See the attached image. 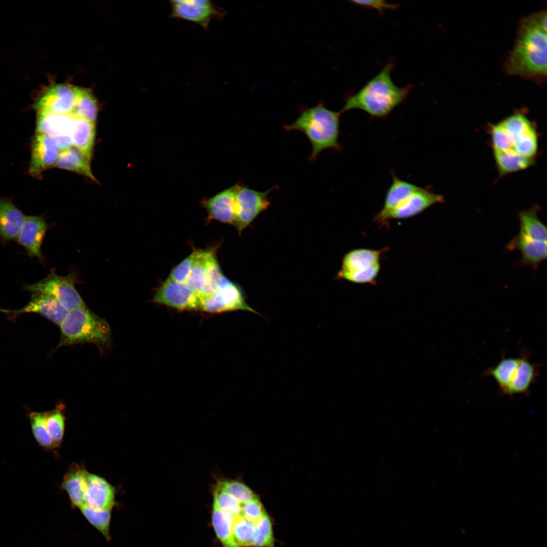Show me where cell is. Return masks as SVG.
Listing matches in <instances>:
<instances>
[{"label":"cell","instance_id":"cell-3","mask_svg":"<svg viewBox=\"0 0 547 547\" xmlns=\"http://www.w3.org/2000/svg\"><path fill=\"white\" fill-rule=\"evenodd\" d=\"M340 114L320 103L304 110L295 122L285 125L284 128L287 131H301L307 136L312 148L308 160L314 161L325 149H340L338 142Z\"/></svg>","mask_w":547,"mask_h":547},{"label":"cell","instance_id":"cell-15","mask_svg":"<svg viewBox=\"0 0 547 547\" xmlns=\"http://www.w3.org/2000/svg\"><path fill=\"white\" fill-rule=\"evenodd\" d=\"M48 225L42 216H26L17 239L29 256L42 260L41 246Z\"/></svg>","mask_w":547,"mask_h":547},{"label":"cell","instance_id":"cell-40","mask_svg":"<svg viewBox=\"0 0 547 547\" xmlns=\"http://www.w3.org/2000/svg\"><path fill=\"white\" fill-rule=\"evenodd\" d=\"M489 131L493 150L501 151L513 150L508 136L499 122L490 124Z\"/></svg>","mask_w":547,"mask_h":547},{"label":"cell","instance_id":"cell-30","mask_svg":"<svg viewBox=\"0 0 547 547\" xmlns=\"http://www.w3.org/2000/svg\"><path fill=\"white\" fill-rule=\"evenodd\" d=\"M28 418L32 435L40 446L46 450L56 449L47 427L45 412H30Z\"/></svg>","mask_w":547,"mask_h":547},{"label":"cell","instance_id":"cell-23","mask_svg":"<svg viewBox=\"0 0 547 547\" xmlns=\"http://www.w3.org/2000/svg\"><path fill=\"white\" fill-rule=\"evenodd\" d=\"M385 249L374 250L360 248L347 252L342 261L339 273H349L365 270L370 267L380 264L381 255Z\"/></svg>","mask_w":547,"mask_h":547},{"label":"cell","instance_id":"cell-16","mask_svg":"<svg viewBox=\"0 0 547 547\" xmlns=\"http://www.w3.org/2000/svg\"><path fill=\"white\" fill-rule=\"evenodd\" d=\"M210 220L233 225L236 211V185L201 202Z\"/></svg>","mask_w":547,"mask_h":547},{"label":"cell","instance_id":"cell-20","mask_svg":"<svg viewBox=\"0 0 547 547\" xmlns=\"http://www.w3.org/2000/svg\"><path fill=\"white\" fill-rule=\"evenodd\" d=\"M89 472L85 466L72 463L64 475L62 488L67 493L72 506L80 508L84 504V494Z\"/></svg>","mask_w":547,"mask_h":547},{"label":"cell","instance_id":"cell-22","mask_svg":"<svg viewBox=\"0 0 547 547\" xmlns=\"http://www.w3.org/2000/svg\"><path fill=\"white\" fill-rule=\"evenodd\" d=\"M26 216L11 202L0 200V237L4 241L17 239Z\"/></svg>","mask_w":547,"mask_h":547},{"label":"cell","instance_id":"cell-11","mask_svg":"<svg viewBox=\"0 0 547 547\" xmlns=\"http://www.w3.org/2000/svg\"><path fill=\"white\" fill-rule=\"evenodd\" d=\"M61 152V149L54 138L37 134L32 142L29 174L36 177L44 171L55 166Z\"/></svg>","mask_w":547,"mask_h":547},{"label":"cell","instance_id":"cell-43","mask_svg":"<svg viewBox=\"0 0 547 547\" xmlns=\"http://www.w3.org/2000/svg\"><path fill=\"white\" fill-rule=\"evenodd\" d=\"M13 311V310L12 311L11 310L4 309L0 308V312L9 313V312H12Z\"/></svg>","mask_w":547,"mask_h":547},{"label":"cell","instance_id":"cell-29","mask_svg":"<svg viewBox=\"0 0 547 547\" xmlns=\"http://www.w3.org/2000/svg\"><path fill=\"white\" fill-rule=\"evenodd\" d=\"M234 518L230 513L213 505L212 524L223 547H238L232 537V527Z\"/></svg>","mask_w":547,"mask_h":547},{"label":"cell","instance_id":"cell-9","mask_svg":"<svg viewBox=\"0 0 547 547\" xmlns=\"http://www.w3.org/2000/svg\"><path fill=\"white\" fill-rule=\"evenodd\" d=\"M171 18L193 22L207 30L211 21L222 19L226 12L208 0H171Z\"/></svg>","mask_w":547,"mask_h":547},{"label":"cell","instance_id":"cell-37","mask_svg":"<svg viewBox=\"0 0 547 547\" xmlns=\"http://www.w3.org/2000/svg\"><path fill=\"white\" fill-rule=\"evenodd\" d=\"M214 505L234 517L241 515V504L231 495L217 485L214 493Z\"/></svg>","mask_w":547,"mask_h":547},{"label":"cell","instance_id":"cell-17","mask_svg":"<svg viewBox=\"0 0 547 547\" xmlns=\"http://www.w3.org/2000/svg\"><path fill=\"white\" fill-rule=\"evenodd\" d=\"M506 250L520 252L522 258L519 264L536 270L539 264L546 258V242L537 241L520 233L508 243Z\"/></svg>","mask_w":547,"mask_h":547},{"label":"cell","instance_id":"cell-42","mask_svg":"<svg viewBox=\"0 0 547 547\" xmlns=\"http://www.w3.org/2000/svg\"><path fill=\"white\" fill-rule=\"evenodd\" d=\"M356 5L369 8H373L377 10L380 14L385 10L394 9L397 8V5L388 3L384 1H351Z\"/></svg>","mask_w":547,"mask_h":547},{"label":"cell","instance_id":"cell-6","mask_svg":"<svg viewBox=\"0 0 547 547\" xmlns=\"http://www.w3.org/2000/svg\"><path fill=\"white\" fill-rule=\"evenodd\" d=\"M74 277L73 275L60 276L52 272L42 280L23 288L31 293L41 292L52 296L68 312L85 304L75 288Z\"/></svg>","mask_w":547,"mask_h":547},{"label":"cell","instance_id":"cell-5","mask_svg":"<svg viewBox=\"0 0 547 547\" xmlns=\"http://www.w3.org/2000/svg\"><path fill=\"white\" fill-rule=\"evenodd\" d=\"M528 352L518 357L502 356L498 363L486 369L483 376L492 378L502 396L527 395L539 375V365L529 360Z\"/></svg>","mask_w":547,"mask_h":547},{"label":"cell","instance_id":"cell-21","mask_svg":"<svg viewBox=\"0 0 547 547\" xmlns=\"http://www.w3.org/2000/svg\"><path fill=\"white\" fill-rule=\"evenodd\" d=\"M499 123L504 129L513 150L529 139L537 137L535 126L523 113H513Z\"/></svg>","mask_w":547,"mask_h":547},{"label":"cell","instance_id":"cell-41","mask_svg":"<svg viewBox=\"0 0 547 547\" xmlns=\"http://www.w3.org/2000/svg\"><path fill=\"white\" fill-rule=\"evenodd\" d=\"M241 515L247 520L256 524L265 512L264 507L258 498L247 503L241 504Z\"/></svg>","mask_w":547,"mask_h":547},{"label":"cell","instance_id":"cell-24","mask_svg":"<svg viewBox=\"0 0 547 547\" xmlns=\"http://www.w3.org/2000/svg\"><path fill=\"white\" fill-rule=\"evenodd\" d=\"M95 135V123L80 117L75 119L71 132L73 146L91 160Z\"/></svg>","mask_w":547,"mask_h":547},{"label":"cell","instance_id":"cell-39","mask_svg":"<svg viewBox=\"0 0 547 547\" xmlns=\"http://www.w3.org/2000/svg\"><path fill=\"white\" fill-rule=\"evenodd\" d=\"M380 268V264H378L362 271L349 273L338 272L337 279H343L357 284H372L377 278Z\"/></svg>","mask_w":547,"mask_h":547},{"label":"cell","instance_id":"cell-31","mask_svg":"<svg viewBox=\"0 0 547 547\" xmlns=\"http://www.w3.org/2000/svg\"><path fill=\"white\" fill-rule=\"evenodd\" d=\"M80 510L86 519L109 541L112 509H94L83 505Z\"/></svg>","mask_w":547,"mask_h":547},{"label":"cell","instance_id":"cell-25","mask_svg":"<svg viewBox=\"0 0 547 547\" xmlns=\"http://www.w3.org/2000/svg\"><path fill=\"white\" fill-rule=\"evenodd\" d=\"M55 166L83 175L97 182L92 172L91 160L74 146L61 151Z\"/></svg>","mask_w":547,"mask_h":547},{"label":"cell","instance_id":"cell-34","mask_svg":"<svg viewBox=\"0 0 547 547\" xmlns=\"http://www.w3.org/2000/svg\"><path fill=\"white\" fill-rule=\"evenodd\" d=\"M274 537L272 523L265 512L255 524L254 536L252 546L273 547Z\"/></svg>","mask_w":547,"mask_h":547},{"label":"cell","instance_id":"cell-13","mask_svg":"<svg viewBox=\"0 0 547 547\" xmlns=\"http://www.w3.org/2000/svg\"><path fill=\"white\" fill-rule=\"evenodd\" d=\"M115 489L103 478L88 473L84 505L94 509H112L115 504Z\"/></svg>","mask_w":547,"mask_h":547},{"label":"cell","instance_id":"cell-36","mask_svg":"<svg viewBox=\"0 0 547 547\" xmlns=\"http://www.w3.org/2000/svg\"><path fill=\"white\" fill-rule=\"evenodd\" d=\"M222 275L214 249L209 259L205 284L200 297L208 296L216 292Z\"/></svg>","mask_w":547,"mask_h":547},{"label":"cell","instance_id":"cell-18","mask_svg":"<svg viewBox=\"0 0 547 547\" xmlns=\"http://www.w3.org/2000/svg\"><path fill=\"white\" fill-rule=\"evenodd\" d=\"M28 303L20 309L13 311L15 315L26 312L38 314L59 325L67 311L52 296L41 292L31 293Z\"/></svg>","mask_w":547,"mask_h":547},{"label":"cell","instance_id":"cell-33","mask_svg":"<svg viewBox=\"0 0 547 547\" xmlns=\"http://www.w3.org/2000/svg\"><path fill=\"white\" fill-rule=\"evenodd\" d=\"M255 524L242 515L234 518L232 532L235 542L238 547L252 546Z\"/></svg>","mask_w":547,"mask_h":547},{"label":"cell","instance_id":"cell-1","mask_svg":"<svg viewBox=\"0 0 547 547\" xmlns=\"http://www.w3.org/2000/svg\"><path fill=\"white\" fill-rule=\"evenodd\" d=\"M505 68L509 73L523 76L546 75V30L533 14L522 21Z\"/></svg>","mask_w":547,"mask_h":547},{"label":"cell","instance_id":"cell-27","mask_svg":"<svg viewBox=\"0 0 547 547\" xmlns=\"http://www.w3.org/2000/svg\"><path fill=\"white\" fill-rule=\"evenodd\" d=\"M538 207L534 206L518 213L519 233L535 241L546 242V228L538 218Z\"/></svg>","mask_w":547,"mask_h":547},{"label":"cell","instance_id":"cell-26","mask_svg":"<svg viewBox=\"0 0 547 547\" xmlns=\"http://www.w3.org/2000/svg\"><path fill=\"white\" fill-rule=\"evenodd\" d=\"M494 158L500 175H505L533 166L535 158L527 157L514 150H493Z\"/></svg>","mask_w":547,"mask_h":547},{"label":"cell","instance_id":"cell-8","mask_svg":"<svg viewBox=\"0 0 547 547\" xmlns=\"http://www.w3.org/2000/svg\"><path fill=\"white\" fill-rule=\"evenodd\" d=\"M201 310L219 313L237 310H248L260 315L246 302L241 288L235 283L222 276L218 289L212 294L200 298Z\"/></svg>","mask_w":547,"mask_h":547},{"label":"cell","instance_id":"cell-7","mask_svg":"<svg viewBox=\"0 0 547 547\" xmlns=\"http://www.w3.org/2000/svg\"><path fill=\"white\" fill-rule=\"evenodd\" d=\"M277 186L258 191L247 186L236 184V211L233 223L240 235L244 229L270 205L269 193Z\"/></svg>","mask_w":547,"mask_h":547},{"label":"cell","instance_id":"cell-10","mask_svg":"<svg viewBox=\"0 0 547 547\" xmlns=\"http://www.w3.org/2000/svg\"><path fill=\"white\" fill-rule=\"evenodd\" d=\"M152 300L180 310H201L200 296L185 283L169 278L158 289Z\"/></svg>","mask_w":547,"mask_h":547},{"label":"cell","instance_id":"cell-2","mask_svg":"<svg viewBox=\"0 0 547 547\" xmlns=\"http://www.w3.org/2000/svg\"><path fill=\"white\" fill-rule=\"evenodd\" d=\"M393 68L392 62L386 64L358 91L347 97L340 113L357 109L372 116L382 118L404 102L412 86H397L392 78Z\"/></svg>","mask_w":547,"mask_h":547},{"label":"cell","instance_id":"cell-14","mask_svg":"<svg viewBox=\"0 0 547 547\" xmlns=\"http://www.w3.org/2000/svg\"><path fill=\"white\" fill-rule=\"evenodd\" d=\"M75 109L76 106L73 111L64 113L37 112V134L51 136L56 140L71 137L73 122L76 117H79Z\"/></svg>","mask_w":547,"mask_h":547},{"label":"cell","instance_id":"cell-32","mask_svg":"<svg viewBox=\"0 0 547 547\" xmlns=\"http://www.w3.org/2000/svg\"><path fill=\"white\" fill-rule=\"evenodd\" d=\"M63 409L61 404L52 410L45 412L47 427L56 448L60 447L64 434L65 417Z\"/></svg>","mask_w":547,"mask_h":547},{"label":"cell","instance_id":"cell-12","mask_svg":"<svg viewBox=\"0 0 547 547\" xmlns=\"http://www.w3.org/2000/svg\"><path fill=\"white\" fill-rule=\"evenodd\" d=\"M444 202L443 196L420 187L387 215L386 223L392 219H407L416 216L431 206Z\"/></svg>","mask_w":547,"mask_h":547},{"label":"cell","instance_id":"cell-28","mask_svg":"<svg viewBox=\"0 0 547 547\" xmlns=\"http://www.w3.org/2000/svg\"><path fill=\"white\" fill-rule=\"evenodd\" d=\"M214 249H199L198 254L186 284L199 296L205 284L209 261Z\"/></svg>","mask_w":547,"mask_h":547},{"label":"cell","instance_id":"cell-19","mask_svg":"<svg viewBox=\"0 0 547 547\" xmlns=\"http://www.w3.org/2000/svg\"><path fill=\"white\" fill-rule=\"evenodd\" d=\"M419 188L393 174V181L387 191L383 207L374 220L380 225H385L388 214Z\"/></svg>","mask_w":547,"mask_h":547},{"label":"cell","instance_id":"cell-35","mask_svg":"<svg viewBox=\"0 0 547 547\" xmlns=\"http://www.w3.org/2000/svg\"><path fill=\"white\" fill-rule=\"evenodd\" d=\"M217 486L231 495L240 504L258 498L251 489L239 481L223 480L219 481Z\"/></svg>","mask_w":547,"mask_h":547},{"label":"cell","instance_id":"cell-38","mask_svg":"<svg viewBox=\"0 0 547 547\" xmlns=\"http://www.w3.org/2000/svg\"><path fill=\"white\" fill-rule=\"evenodd\" d=\"M198 250H194L171 271L169 278L180 283H186L197 259Z\"/></svg>","mask_w":547,"mask_h":547},{"label":"cell","instance_id":"cell-4","mask_svg":"<svg viewBox=\"0 0 547 547\" xmlns=\"http://www.w3.org/2000/svg\"><path fill=\"white\" fill-rule=\"evenodd\" d=\"M61 337L57 348L83 343L105 347L111 340L108 323L84 304L68 311L59 325Z\"/></svg>","mask_w":547,"mask_h":547}]
</instances>
